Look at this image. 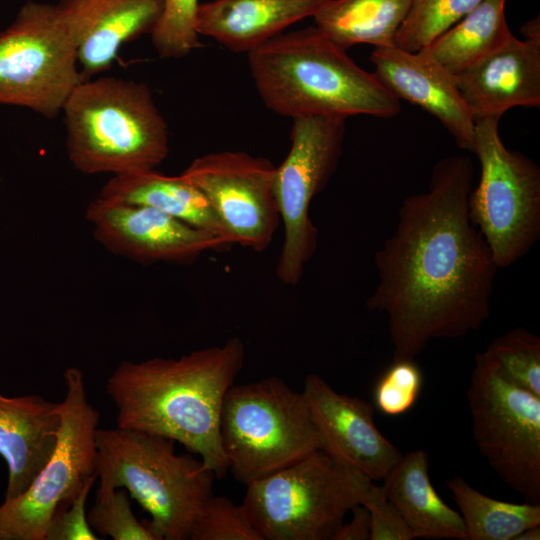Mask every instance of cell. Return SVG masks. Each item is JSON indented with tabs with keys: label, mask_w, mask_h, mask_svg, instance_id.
I'll return each mask as SVG.
<instances>
[{
	"label": "cell",
	"mask_w": 540,
	"mask_h": 540,
	"mask_svg": "<svg viewBox=\"0 0 540 540\" xmlns=\"http://www.w3.org/2000/svg\"><path fill=\"white\" fill-rule=\"evenodd\" d=\"M506 1L483 0L419 52L451 75L481 60L513 35L506 21Z\"/></svg>",
	"instance_id": "24"
},
{
	"label": "cell",
	"mask_w": 540,
	"mask_h": 540,
	"mask_svg": "<svg viewBox=\"0 0 540 540\" xmlns=\"http://www.w3.org/2000/svg\"><path fill=\"white\" fill-rule=\"evenodd\" d=\"M327 0H211L199 3L196 31L235 53H250Z\"/></svg>",
	"instance_id": "20"
},
{
	"label": "cell",
	"mask_w": 540,
	"mask_h": 540,
	"mask_svg": "<svg viewBox=\"0 0 540 540\" xmlns=\"http://www.w3.org/2000/svg\"><path fill=\"white\" fill-rule=\"evenodd\" d=\"M322 451L372 480H383L402 453L377 428L374 406L336 392L321 376L307 375L302 390Z\"/></svg>",
	"instance_id": "15"
},
{
	"label": "cell",
	"mask_w": 540,
	"mask_h": 540,
	"mask_svg": "<svg viewBox=\"0 0 540 540\" xmlns=\"http://www.w3.org/2000/svg\"><path fill=\"white\" fill-rule=\"evenodd\" d=\"M99 491L125 489L150 514L157 540L189 539L213 495L215 475L201 459L177 454L175 441L132 429H97Z\"/></svg>",
	"instance_id": "5"
},
{
	"label": "cell",
	"mask_w": 540,
	"mask_h": 540,
	"mask_svg": "<svg viewBox=\"0 0 540 540\" xmlns=\"http://www.w3.org/2000/svg\"><path fill=\"white\" fill-rule=\"evenodd\" d=\"M275 173L266 157L223 150L195 158L181 175L204 194L229 245L263 252L281 222Z\"/></svg>",
	"instance_id": "13"
},
{
	"label": "cell",
	"mask_w": 540,
	"mask_h": 540,
	"mask_svg": "<svg viewBox=\"0 0 540 540\" xmlns=\"http://www.w3.org/2000/svg\"><path fill=\"white\" fill-rule=\"evenodd\" d=\"M467 397L481 455L525 501L540 504V396L504 379L483 351Z\"/></svg>",
	"instance_id": "11"
},
{
	"label": "cell",
	"mask_w": 540,
	"mask_h": 540,
	"mask_svg": "<svg viewBox=\"0 0 540 540\" xmlns=\"http://www.w3.org/2000/svg\"><path fill=\"white\" fill-rule=\"evenodd\" d=\"M483 0H412L395 46L417 52L458 22Z\"/></svg>",
	"instance_id": "27"
},
{
	"label": "cell",
	"mask_w": 540,
	"mask_h": 540,
	"mask_svg": "<svg viewBox=\"0 0 540 540\" xmlns=\"http://www.w3.org/2000/svg\"><path fill=\"white\" fill-rule=\"evenodd\" d=\"M84 80L77 46L59 22L54 4L24 3L0 31V105L52 119Z\"/></svg>",
	"instance_id": "10"
},
{
	"label": "cell",
	"mask_w": 540,
	"mask_h": 540,
	"mask_svg": "<svg viewBox=\"0 0 540 540\" xmlns=\"http://www.w3.org/2000/svg\"><path fill=\"white\" fill-rule=\"evenodd\" d=\"M97 479L88 482L77 497L53 518L46 540H98L85 512L88 494Z\"/></svg>",
	"instance_id": "33"
},
{
	"label": "cell",
	"mask_w": 540,
	"mask_h": 540,
	"mask_svg": "<svg viewBox=\"0 0 540 540\" xmlns=\"http://www.w3.org/2000/svg\"><path fill=\"white\" fill-rule=\"evenodd\" d=\"M67 156L86 175L155 170L169 154V129L143 82L120 77L82 81L65 102Z\"/></svg>",
	"instance_id": "4"
},
{
	"label": "cell",
	"mask_w": 540,
	"mask_h": 540,
	"mask_svg": "<svg viewBox=\"0 0 540 540\" xmlns=\"http://www.w3.org/2000/svg\"><path fill=\"white\" fill-rule=\"evenodd\" d=\"M428 454L423 450L402 455L383 479L395 505L414 538L468 540L463 518L438 495L431 484Z\"/></svg>",
	"instance_id": "21"
},
{
	"label": "cell",
	"mask_w": 540,
	"mask_h": 540,
	"mask_svg": "<svg viewBox=\"0 0 540 540\" xmlns=\"http://www.w3.org/2000/svg\"><path fill=\"white\" fill-rule=\"evenodd\" d=\"M525 39L540 40V21L539 18L526 22L521 28Z\"/></svg>",
	"instance_id": "35"
},
{
	"label": "cell",
	"mask_w": 540,
	"mask_h": 540,
	"mask_svg": "<svg viewBox=\"0 0 540 540\" xmlns=\"http://www.w3.org/2000/svg\"><path fill=\"white\" fill-rule=\"evenodd\" d=\"M198 0H163L161 16L151 32V40L162 58H180L200 46L196 31Z\"/></svg>",
	"instance_id": "29"
},
{
	"label": "cell",
	"mask_w": 540,
	"mask_h": 540,
	"mask_svg": "<svg viewBox=\"0 0 540 540\" xmlns=\"http://www.w3.org/2000/svg\"><path fill=\"white\" fill-rule=\"evenodd\" d=\"M98 196L154 208L187 224L215 233L226 241L204 194L181 174L167 176L155 169L112 176Z\"/></svg>",
	"instance_id": "22"
},
{
	"label": "cell",
	"mask_w": 540,
	"mask_h": 540,
	"mask_svg": "<svg viewBox=\"0 0 540 540\" xmlns=\"http://www.w3.org/2000/svg\"><path fill=\"white\" fill-rule=\"evenodd\" d=\"M412 0H327L314 15L315 26L343 49L356 44L395 45Z\"/></svg>",
	"instance_id": "23"
},
{
	"label": "cell",
	"mask_w": 540,
	"mask_h": 540,
	"mask_svg": "<svg viewBox=\"0 0 540 540\" xmlns=\"http://www.w3.org/2000/svg\"><path fill=\"white\" fill-rule=\"evenodd\" d=\"M360 473L317 450L247 484L241 506L262 540H328L360 504Z\"/></svg>",
	"instance_id": "7"
},
{
	"label": "cell",
	"mask_w": 540,
	"mask_h": 540,
	"mask_svg": "<svg viewBox=\"0 0 540 540\" xmlns=\"http://www.w3.org/2000/svg\"><path fill=\"white\" fill-rule=\"evenodd\" d=\"M63 379L66 391L59 402L62 420L56 447L28 488L0 505V540H46L54 516L98 477L100 414L88 401L79 368H67Z\"/></svg>",
	"instance_id": "8"
},
{
	"label": "cell",
	"mask_w": 540,
	"mask_h": 540,
	"mask_svg": "<svg viewBox=\"0 0 540 540\" xmlns=\"http://www.w3.org/2000/svg\"><path fill=\"white\" fill-rule=\"evenodd\" d=\"M128 492L123 488L96 491L87 521L96 534L114 540H157L147 521L134 515Z\"/></svg>",
	"instance_id": "28"
},
{
	"label": "cell",
	"mask_w": 540,
	"mask_h": 540,
	"mask_svg": "<svg viewBox=\"0 0 540 540\" xmlns=\"http://www.w3.org/2000/svg\"><path fill=\"white\" fill-rule=\"evenodd\" d=\"M446 485L461 512L468 540H514L525 529L540 525V504L491 498L460 476Z\"/></svg>",
	"instance_id": "25"
},
{
	"label": "cell",
	"mask_w": 540,
	"mask_h": 540,
	"mask_svg": "<svg viewBox=\"0 0 540 540\" xmlns=\"http://www.w3.org/2000/svg\"><path fill=\"white\" fill-rule=\"evenodd\" d=\"M244 358L243 341L232 337L179 358L122 361L106 382L117 427L179 442L222 479L229 467L221 445L220 413Z\"/></svg>",
	"instance_id": "2"
},
{
	"label": "cell",
	"mask_w": 540,
	"mask_h": 540,
	"mask_svg": "<svg viewBox=\"0 0 540 540\" xmlns=\"http://www.w3.org/2000/svg\"><path fill=\"white\" fill-rule=\"evenodd\" d=\"M85 216L104 249L138 263H191L228 245L221 236L154 208L99 196L88 205Z\"/></svg>",
	"instance_id": "14"
},
{
	"label": "cell",
	"mask_w": 540,
	"mask_h": 540,
	"mask_svg": "<svg viewBox=\"0 0 540 540\" xmlns=\"http://www.w3.org/2000/svg\"><path fill=\"white\" fill-rule=\"evenodd\" d=\"M498 373L540 396V338L518 327L495 338L485 350Z\"/></svg>",
	"instance_id": "26"
},
{
	"label": "cell",
	"mask_w": 540,
	"mask_h": 540,
	"mask_svg": "<svg viewBox=\"0 0 540 540\" xmlns=\"http://www.w3.org/2000/svg\"><path fill=\"white\" fill-rule=\"evenodd\" d=\"M292 121L290 149L275 173V194L283 224L275 272L287 286L301 281L316 251L318 229L310 218V206L336 171L346 127V118L335 116H304Z\"/></svg>",
	"instance_id": "12"
},
{
	"label": "cell",
	"mask_w": 540,
	"mask_h": 540,
	"mask_svg": "<svg viewBox=\"0 0 540 540\" xmlns=\"http://www.w3.org/2000/svg\"><path fill=\"white\" fill-rule=\"evenodd\" d=\"M499 120H474L473 153L481 175L469 196V216L497 267L503 268L522 258L539 238L540 169L525 155L506 148Z\"/></svg>",
	"instance_id": "9"
},
{
	"label": "cell",
	"mask_w": 540,
	"mask_h": 540,
	"mask_svg": "<svg viewBox=\"0 0 540 540\" xmlns=\"http://www.w3.org/2000/svg\"><path fill=\"white\" fill-rule=\"evenodd\" d=\"M54 7L77 46L81 73L90 79L112 65L123 45L151 34L163 0H59Z\"/></svg>",
	"instance_id": "16"
},
{
	"label": "cell",
	"mask_w": 540,
	"mask_h": 540,
	"mask_svg": "<svg viewBox=\"0 0 540 540\" xmlns=\"http://www.w3.org/2000/svg\"><path fill=\"white\" fill-rule=\"evenodd\" d=\"M219 431L229 470L245 485L322 450L302 391L276 376L232 385Z\"/></svg>",
	"instance_id": "6"
},
{
	"label": "cell",
	"mask_w": 540,
	"mask_h": 540,
	"mask_svg": "<svg viewBox=\"0 0 540 540\" xmlns=\"http://www.w3.org/2000/svg\"><path fill=\"white\" fill-rule=\"evenodd\" d=\"M191 540H262L241 505L224 496L212 495L197 516Z\"/></svg>",
	"instance_id": "30"
},
{
	"label": "cell",
	"mask_w": 540,
	"mask_h": 540,
	"mask_svg": "<svg viewBox=\"0 0 540 540\" xmlns=\"http://www.w3.org/2000/svg\"><path fill=\"white\" fill-rule=\"evenodd\" d=\"M474 166L439 160L428 190L406 197L392 235L375 253L378 283L367 299L383 312L393 360L414 359L432 339H455L489 318L499 269L469 216Z\"/></svg>",
	"instance_id": "1"
},
{
	"label": "cell",
	"mask_w": 540,
	"mask_h": 540,
	"mask_svg": "<svg viewBox=\"0 0 540 540\" xmlns=\"http://www.w3.org/2000/svg\"><path fill=\"white\" fill-rule=\"evenodd\" d=\"M352 519L342 523L331 540H367L370 539L371 518L369 511L361 504L351 509Z\"/></svg>",
	"instance_id": "34"
},
{
	"label": "cell",
	"mask_w": 540,
	"mask_h": 540,
	"mask_svg": "<svg viewBox=\"0 0 540 540\" xmlns=\"http://www.w3.org/2000/svg\"><path fill=\"white\" fill-rule=\"evenodd\" d=\"M61 420L59 403L37 394L9 397L0 393V456L8 468L4 499L25 491L47 464Z\"/></svg>",
	"instance_id": "19"
},
{
	"label": "cell",
	"mask_w": 540,
	"mask_h": 540,
	"mask_svg": "<svg viewBox=\"0 0 540 540\" xmlns=\"http://www.w3.org/2000/svg\"><path fill=\"white\" fill-rule=\"evenodd\" d=\"M374 74L398 99L434 116L461 148L474 152L475 121L453 76L421 52L395 45L374 47Z\"/></svg>",
	"instance_id": "17"
},
{
	"label": "cell",
	"mask_w": 540,
	"mask_h": 540,
	"mask_svg": "<svg viewBox=\"0 0 540 540\" xmlns=\"http://www.w3.org/2000/svg\"><path fill=\"white\" fill-rule=\"evenodd\" d=\"M540 539V525L532 526L520 534H518L514 540H539Z\"/></svg>",
	"instance_id": "36"
},
{
	"label": "cell",
	"mask_w": 540,
	"mask_h": 540,
	"mask_svg": "<svg viewBox=\"0 0 540 540\" xmlns=\"http://www.w3.org/2000/svg\"><path fill=\"white\" fill-rule=\"evenodd\" d=\"M360 504L370 514V540H412L413 534L395 505L389 500L385 489L374 480L360 473Z\"/></svg>",
	"instance_id": "32"
},
{
	"label": "cell",
	"mask_w": 540,
	"mask_h": 540,
	"mask_svg": "<svg viewBox=\"0 0 540 540\" xmlns=\"http://www.w3.org/2000/svg\"><path fill=\"white\" fill-rule=\"evenodd\" d=\"M474 120L500 119L517 106L540 107V40L514 35L500 48L452 75Z\"/></svg>",
	"instance_id": "18"
},
{
	"label": "cell",
	"mask_w": 540,
	"mask_h": 540,
	"mask_svg": "<svg viewBox=\"0 0 540 540\" xmlns=\"http://www.w3.org/2000/svg\"><path fill=\"white\" fill-rule=\"evenodd\" d=\"M247 56L261 100L280 116L392 118L401 110L400 100L374 73L316 26L283 32Z\"/></svg>",
	"instance_id": "3"
},
{
	"label": "cell",
	"mask_w": 540,
	"mask_h": 540,
	"mask_svg": "<svg viewBox=\"0 0 540 540\" xmlns=\"http://www.w3.org/2000/svg\"><path fill=\"white\" fill-rule=\"evenodd\" d=\"M422 386L423 374L414 359L393 360L375 384V408L388 416L402 415L416 404Z\"/></svg>",
	"instance_id": "31"
}]
</instances>
